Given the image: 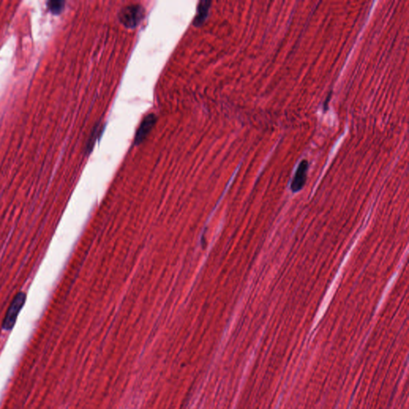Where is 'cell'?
Segmentation results:
<instances>
[{
  "label": "cell",
  "mask_w": 409,
  "mask_h": 409,
  "mask_svg": "<svg viewBox=\"0 0 409 409\" xmlns=\"http://www.w3.org/2000/svg\"><path fill=\"white\" fill-rule=\"evenodd\" d=\"M64 5H65V2L60 1V0L49 1L47 3V8L53 14H60L64 8Z\"/></svg>",
  "instance_id": "6"
},
{
  "label": "cell",
  "mask_w": 409,
  "mask_h": 409,
  "mask_svg": "<svg viewBox=\"0 0 409 409\" xmlns=\"http://www.w3.org/2000/svg\"><path fill=\"white\" fill-rule=\"evenodd\" d=\"M156 121H157V117L155 114L148 115L145 117L140 125L138 131L136 133L135 138H134V143L136 145H139L141 142H143V140L147 137L148 134L155 126Z\"/></svg>",
  "instance_id": "3"
},
{
  "label": "cell",
  "mask_w": 409,
  "mask_h": 409,
  "mask_svg": "<svg viewBox=\"0 0 409 409\" xmlns=\"http://www.w3.org/2000/svg\"><path fill=\"white\" fill-rule=\"evenodd\" d=\"M309 163L308 161L303 160L299 164L298 168L295 173V176L293 178V182L291 183V189L293 192H298L302 189L306 182L307 178V172H308Z\"/></svg>",
  "instance_id": "4"
},
{
  "label": "cell",
  "mask_w": 409,
  "mask_h": 409,
  "mask_svg": "<svg viewBox=\"0 0 409 409\" xmlns=\"http://www.w3.org/2000/svg\"><path fill=\"white\" fill-rule=\"evenodd\" d=\"M145 17V9L139 4H131L124 7L119 13V21L124 27L133 29L142 22Z\"/></svg>",
  "instance_id": "1"
},
{
  "label": "cell",
  "mask_w": 409,
  "mask_h": 409,
  "mask_svg": "<svg viewBox=\"0 0 409 409\" xmlns=\"http://www.w3.org/2000/svg\"><path fill=\"white\" fill-rule=\"evenodd\" d=\"M211 6V2H209V1H201L199 3L198 6H197V15L193 20V24L196 27L201 26L206 21Z\"/></svg>",
  "instance_id": "5"
},
{
  "label": "cell",
  "mask_w": 409,
  "mask_h": 409,
  "mask_svg": "<svg viewBox=\"0 0 409 409\" xmlns=\"http://www.w3.org/2000/svg\"><path fill=\"white\" fill-rule=\"evenodd\" d=\"M27 296L23 292H19L14 297L12 304L8 308L6 316L3 321V329L9 331L13 329L17 321L18 315L25 304Z\"/></svg>",
  "instance_id": "2"
}]
</instances>
